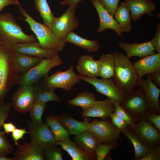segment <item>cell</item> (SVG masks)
I'll list each match as a JSON object with an SVG mask.
<instances>
[{
    "mask_svg": "<svg viewBox=\"0 0 160 160\" xmlns=\"http://www.w3.org/2000/svg\"><path fill=\"white\" fill-rule=\"evenodd\" d=\"M160 144L151 148L149 152L140 160H160Z\"/></svg>",
    "mask_w": 160,
    "mask_h": 160,
    "instance_id": "7bdbcfd3",
    "label": "cell"
},
{
    "mask_svg": "<svg viewBox=\"0 0 160 160\" xmlns=\"http://www.w3.org/2000/svg\"><path fill=\"white\" fill-rule=\"evenodd\" d=\"M153 82L158 87H160V71L150 74Z\"/></svg>",
    "mask_w": 160,
    "mask_h": 160,
    "instance_id": "681fc988",
    "label": "cell"
},
{
    "mask_svg": "<svg viewBox=\"0 0 160 160\" xmlns=\"http://www.w3.org/2000/svg\"><path fill=\"white\" fill-rule=\"evenodd\" d=\"M84 0H63L60 2V4L61 6L73 4L78 5L80 2Z\"/></svg>",
    "mask_w": 160,
    "mask_h": 160,
    "instance_id": "f907efd6",
    "label": "cell"
},
{
    "mask_svg": "<svg viewBox=\"0 0 160 160\" xmlns=\"http://www.w3.org/2000/svg\"><path fill=\"white\" fill-rule=\"evenodd\" d=\"M29 132L26 131L25 128H17L12 132V136L15 145H17L18 141L20 139H23V136L25 134H29Z\"/></svg>",
    "mask_w": 160,
    "mask_h": 160,
    "instance_id": "f6af8a7d",
    "label": "cell"
},
{
    "mask_svg": "<svg viewBox=\"0 0 160 160\" xmlns=\"http://www.w3.org/2000/svg\"><path fill=\"white\" fill-rule=\"evenodd\" d=\"M120 130L133 144L134 149L135 160H140L149 152L151 149L146 147L132 131L126 128Z\"/></svg>",
    "mask_w": 160,
    "mask_h": 160,
    "instance_id": "1f68e13d",
    "label": "cell"
},
{
    "mask_svg": "<svg viewBox=\"0 0 160 160\" xmlns=\"http://www.w3.org/2000/svg\"><path fill=\"white\" fill-rule=\"evenodd\" d=\"M63 63L58 53L49 58H44L39 63L20 75L19 85L32 86L38 83L53 68Z\"/></svg>",
    "mask_w": 160,
    "mask_h": 160,
    "instance_id": "5b68a950",
    "label": "cell"
},
{
    "mask_svg": "<svg viewBox=\"0 0 160 160\" xmlns=\"http://www.w3.org/2000/svg\"><path fill=\"white\" fill-rule=\"evenodd\" d=\"M43 59L15 52L14 64L17 72L20 75L40 63Z\"/></svg>",
    "mask_w": 160,
    "mask_h": 160,
    "instance_id": "d4e9b609",
    "label": "cell"
},
{
    "mask_svg": "<svg viewBox=\"0 0 160 160\" xmlns=\"http://www.w3.org/2000/svg\"><path fill=\"white\" fill-rule=\"evenodd\" d=\"M19 11L21 15L25 18H19L25 20L28 23L41 47L58 52L63 50L65 43L64 39L57 37L50 28L44 24L36 21L21 5L19 6Z\"/></svg>",
    "mask_w": 160,
    "mask_h": 160,
    "instance_id": "277c9868",
    "label": "cell"
},
{
    "mask_svg": "<svg viewBox=\"0 0 160 160\" xmlns=\"http://www.w3.org/2000/svg\"><path fill=\"white\" fill-rule=\"evenodd\" d=\"M56 145H60L65 151L73 160H94L97 159L95 152L88 153L80 148L74 142L68 140L57 141Z\"/></svg>",
    "mask_w": 160,
    "mask_h": 160,
    "instance_id": "cb8c5ba5",
    "label": "cell"
},
{
    "mask_svg": "<svg viewBox=\"0 0 160 160\" xmlns=\"http://www.w3.org/2000/svg\"><path fill=\"white\" fill-rule=\"evenodd\" d=\"M124 2L131 12L133 21L140 19L144 14L153 16V12L156 9L154 2L150 0H124Z\"/></svg>",
    "mask_w": 160,
    "mask_h": 160,
    "instance_id": "d6986e66",
    "label": "cell"
},
{
    "mask_svg": "<svg viewBox=\"0 0 160 160\" xmlns=\"http://www.w3.org/2000/svg\"><path fill=\"white\" fill-rule=\"evenodd\" d=\"M140 79L146 74L160 71V53L140 58L133 63Z\"/></svg>",
    "mask_w": 160,
    "mask_h": 160,
    "instance_id": "ac0fdd59",
    "label": "cell"
},
{
    "mask_svg": "<svg viewBox=\"0 0 160 160\" xmlns=\"http://www.w3.org/2000/svg\"><path fill=\"white\" fill-rule=\"evenodd\" d=\"M4 130V133L7 134L12 132L17 127L14 123L11 122L6 123H4L2 127Z\"/></svg>",
    "mask_w": 160,
    "mask_h": 160,
    "instance_id": "c3c4849f",
    "label": "cell"
},
{
    "mask_svg": "<svg viewBox=\"0 0 160 160\" xmlns=\"http://www.w3.org/2000/svg\"><path fill=\"white\" fill-rule=\"evenodd\" d=\"M14 160H44V149L31 141L23 144H18Z\"/></svg>",
    "mask_w": 160,
    "mask_h": 160,
    "instance_id": "2e32d148",
    "label": "cell"
},
{
    "mask_svg": "<svg viewBox=\"0 0 160 160\" xmlns=\"http://www.w3.org/2000/svg\"><path fill=\"white\" fill-rule=\"evenodd\" d=\"M98 15L99 25L97 32L101 33L109 29L114 31L119 36H122L118 24L113 17L104 8L99 0H90Z\"/></svg>",
    "mask_w": 160,
    "mask_h": 160,
    "instance_id": "e0dca14e",
    "label": "cell"
},
{
    "mask_svg": "<svg viewBox=\"0 0 160 160\" xmlns=\"http://www.w3.org/2000/svg\"><path fill=\"white\" fill-rule=\"evenodd\" d=\"M138 86L143 90L144 99L148 110L151 112L160 114L159 98L160 89L152 81L150 74L146 79L140 80Z\"/></svg>",
    "mask_w": 160,
    "mask_h": 160,
    "instance_id": "5bb4252c",
    "label": "cell"
},
{
    "mask_svg": "<svg viewBox=\"0 0 160 160\" xmlns=\"http://www.w3.org/2000/svg\"><path fill=\"white\" fill-rule=\"evenodd\" d=\"M67 9L60 16L56 17L51 29L58 37L64 40L67 35L76 29L79 23L75 16L77 5H68Z\"/></svg>",
    "mask_w": 160,
    "mask_h": 160,
    "instance_id": "30bf717a",
    "label": "cell"
},
{
    "mask_svg": "<svg viewBox=\"0 0 160 160\" xmlns=\"http://www.w3.org/2000/svg\"><path fill=\"white\" fill-rule=\"evenodd\" d=\"M76 68L81 76L97 78L99 76L98 60L91 55H86L79 57Z\"/></svg>",
    "mask_w": 160,
    "mask_h": 160,
    "instance_id": "603a6c76",
    "label": "cell"
},
{
    "mask_svg": "<svg viewBox=\"0 0 160 160\" xmlns=\"http://www.w3.org/2000/svg\"><path fill=\"white\" fill-rule=\"evenodd\" d=\"M12 4L20 5L18 0H0V15L2 10L6 7Z\"/></svg>",
    "mask_w": 160,
    "mask_h": 160,
    "instance_id": "7dc6e473",
    "label": "cell"
},
{
    "mask_svg": "<svg viewBox=\"0 0 160 160\" xmlns=\"http://www.w3.org/2000/svg\"><path fill=\"white\" fill-rule=\"evenodd\" d=\"M81 78V80L93 86L97 92L105 95L113 103L118 102L121 104L127 97V94L116 85L112 79H98L82 76Z\"/></svg>",
    "mask_w": 160,
    "mask_h": 160,
    "instance_id": "ba28073f",
    "label": "cell"
},
{
    "mask_svg": "<svg viewBox=\"0 0 160 160\" xmlns=\"http://www.w3.org/2000/svg\"><path fill=\"white\" fill-rule=\"evenodd\" d=\"M109 117L113 125L119 130L126 128L128 126L125 121L118 116L114 112L110 114Z\"/></svg>",
    "mask_w": 160,
    "mask_h": 160,
    "instance_id": "ee69618b",
    "label": "cell"
},
{
    "mask_svg": "<svg viewBox=\"0 0 160 160\" xmlns=\"http://www.w3.org/2000/svg\"><path fill=\"white\" fill-rule=\"evenodd\" d=\"M126 128L133 132L148 148L151 149L160 144L159 132L144 118Z\"/></svg>",
    "mask_w": 160,
    "mask_h": 160,
    "instance_id": "52a82bcc",
    "label": "cell"
},
{
    "mask_svg": "<svg viewBox=\"0 0 160 160\" xmlns=\"http://www.w3.org/2000/svg\"><path fill=\"white\" fill-rule=\"evenodd\" d=\"M11 107V105L9 103H0V130L4 122L9 117Z\"/></svg>",
    "mask_w": 160,
    "mask_h": 160,
    "instance_id": "b9f144b4",
    "label": "cell"
},
{
    "mask_svg": "<svg viewBox=\"0 0 160 160\" xmlns=\"http://www.w3.org/2000/svg\"><path fill=\"white\" fill-rule=\"evenodd\" d=\"M47 107V103L34 102L29 111L31 121L36 124H43L42 116Z\"/></svg>",
    "mask_w": 160,
    "mask_h": 160,
    "instance_id": "e575fe53",
    "label": "cell"
},
{
    "mask_svg": "<svg viewBox=\"0 0 160 160\" xmlns=\"http://www.w3.org/2000/svg\"><path fill=\"white\" fill-rule=\"evenodd\" d=\"M73 139L74 142L80 148L88 153L95 152L98 142L96 137L88 130L75 135Z\"/></svg>",
    "mask_w": 160,
    "mask_h": 160,
    "instance_id": "4dcf8cb0",
    "label": "cell"
},
{
    "mask_svg": "<svg viewBox=\"0 0 160 160\" xmlns=\"http://www.w3.org/2000/svg\"><path fill=\"white\" fill-rule=\"evenodd\" d=\"M115 109L114 103L108 99L103 101L96 100L92 107L83 110L82 112V116L98 117L104 120L109 117L110 114L114 112Z\"/></svg>",
    "mask_w": 160,
    "mask_h": 160,
    "instance_id": "ffe728a7",
    "label": "cell"
},
{
    "mask_svg": "<svg viewBox=\"0 0 160 160\" xmlns=\"http://www.w3.org/2000/svg\"><path fill=\"white\" fill-rule=\"evenodd\" d=\"M130 11L124 2H122L114 13V19L117 22L121 33L129 32L131 30Z\"/></svg>",
    "mask_w": 160,
    "mask_h": 160,
    "instance_id": "f546056e",
    "label": "cell"
},
{
    "mask_svg": "<svg viewBox=\"0 0 160 160\" xmlns=\"http://www.w3.org/2000/svg\"><path fill=\"white\" fill-rule=\"evenodd\" d=\"M87 130L96 137L98 142L105 143H117L121 133L108 119L94 120L90 123Z\"/></svg>",
    "mask_w": 160,
    "mask_h": 160,
    "instance_id": "9c48e42d",
    "label": "cell"
},
{
    "mask_svg": "<svg viewBox=\"0 0 160 160\" xmlns=\"http://www.w3.org/2000/svg\"><path fill=\"white\" fill-rule=\"evenodd\" d=\"M118 46L125 51L126 56L129 59L134 56L141 58L155 53V49L151 41L130 44L121 42Z\"/></svg>",
    "mask_w": 160,
    "mask_h": 160,
    "instance_id": "44dd1931",
    "label": "cell"
},
{
    "mask_svg": "<svg viewBox=\"0 0 160 160\" xmlns=\"http://www.w3.org/2000/svg\"><path fill=\"white\" fill-rule=\"evenodd\" d=\"M14 149V147L9 143L4 133L0 130V156L11 154Z\"/></svg>",
    "mask_w": 160,
    "mask_h": 160,
    "instance_id": "f35d334b",
    "label": "cell"
},
{
    "mask_svg": "<svg viewBox=\"0 0 160 160\" xmlns=\"http://www.w3.org/2000/svg\"><path fill=\"white\" fill-rule=\"evenodd\" d=\"M64 41L65 43H70L86 49L89 52H97L100 47L97 41L84 39L75 33L73 31L67 35Z\"/></svg>",
    "mask_w": 160,
    "mask_h": 160,
    "instance_id": "f1b7e54d",
    "label": "cell"
},
{
    "mask_svg": "<svg viewBox=\"0 0 160 160\" xmlns=\"http://www.w3.org/2000/svg\"><path fill=\"white\" fill-rule=\"evenodd\" d=\"M119 143H105L98 142L96 145L95 151L97 160H103L112 149L118 147Z\"/></svg>",
    "mask_w": 160,
    "mask_h": 160,
    "instance_id": "d590c367",
    "label": "cell"
},
{
    "mask_svg": "<svg viewBox=\"0 0 160 160\" xmlns=\"http://www.w3.org/2000/svg\"><path fill=\"white\" fill-rule=\"evenodd\" d=\"M36 39L33 34L25 33L11 14L7 12L1 14L0 41L5 45L11 48L19 43L36 41Z\"/></svg>",
    "mask_w": 160,
    "mask_h": 160,
    "instance_id": "3957f363",
    "label": "cell"
},
{
    "mask_svg": "<svg viewBox=\"0 0 160 160\" xmlns=\"http://www.w3.org/2000/svg\"><path fill=\"white\" fill-rule=\"evenodd\" d=\"M114 103L115 109L114 112L118 116L125 121L128 126H131L137 121L135 118L122 108L119 103L115 102Z\"/></svg>",
    "mask_w": 160,
    "mask_h": 160,
    "instance_id": "74e56055",
    "label": "cell"
},
{
    "mask_svg": "<svg viewBox=\"0 0 160 160\" xmlns=\"http://www.w3.org/2000/svg\"><path fill=\"white\" fill-rule=\"evenodd\" d=\"M31 141L36 143L44 149L50 146L56 145L57 141L46 123L39 125L31 121H26Z\"/></svg>",
    "mask_w": 160,
    "mask_h": 160,
    "instance_id": "7c38bea8",
    "label": "cell"
},
{
    "mask_svg": "<svg viewBox=\"0 0 160 160\" xmlns=\"http://www.w3.org/2000/svg\"><path fill=\"white\" fill-rule=\"evenodd\" d=\"M104 8L109 14L113 16L118 7V4L120 0H99Z\"/></svg>",
    "mask_w": 160,
    "mask_h": 160,
    "instance_id": "ab89813d",
    "label": "cell"
},
{
    "mask_svg": "<svg viewBox=\"0 0 160 160\" xmlns=\"http://www.w3.org/2000/svg\"><path fill=\"white\" fill-rule=\"evenodd\" d=\"M112 53L115 61L113 81L121 91L127 94L138 86L140 79L133 64L124 54Z\"/></svg>",
    "mask_w": 160,
    "mask_h": 160,
    "instance_id": "6da1fadb",
    "label": "cell"
},
{
    "mask_svg": "<svg viewBox=\"0 0 160 160\" xmlns=\"http://www.w3.org/2000/svg\"><path fill=\"white\" fill-rule=\"evenodd\" d=\"M81 80L80 76L75 73L73 66L71 65L65 71H57L49 76L46 75L43 78L41 84L49 87L60 88L70 91Z\"/></svg>",
    "mask_w": 160,
    "mask_h": 160,
    "instance_id": "8992f818",
    "label": "cell"
},
{
    "mask_svg": "<svg viewBox=\"0 0 160 160\" xmlns=\"http://www.w3.org/2000/svg\"><path fill=\"white\" fill-rule=\"evenodd\" d=\"M11 48L15 52L44 58L51 57L59 52L55 50L42 48L37 41L19 43L13 46Z\"/></svg>",
    "mask_w": 160,
    "mask_h": 160,
    "instance_id": "9a60e30c",
    "label": "cell"
},
{
    "mask_svg": "<svg viewBox=\"0 0 160 160\" xmlns=\"http://www.w3.org/2000/svg\"><path fill=\"white\" fill-rule=\"evenodd\" d=\"M98 62L99 76L103 79H112L115 69L114 58L112 53L103 54Z\"/></svg>",
    "mask_w": 160,
    "mask_h": 160,
    "instance_id": "83f0119b",
    "label": "cell"
},
{
    "mask_svg": "<svg viewBox=\"0 0 160 160\" xmlns=\"http://www.w3.org/2000/svg\"><path fill=\"white\" fill-rule=\"evenodd\" d=\"M34 102L47 103L49 101L59 102L63 100L55 93V88L45 86L41 84H33Z\"/></svg>",
    "mask_w": 160,
    "mask_h": 160,
    "instance_id": "484cf974",
    "label": "cell"
},
{
    "mask_svg": "<svg viewBox=\"0 0 160 160\" xmlns=\"http://www.w3.org/2000/svg\"><path fill=\"white\" fill-rule=\"evenodd\" d=\"M45 121L57 141L70 140V134L61 124L58 116L49 115L46 117Z\"/></svg>",
    "mask_w": 160,
    "mask_h": 160,
    "instance_id": "4316f807",
    "label": "cell"
},
{
    "mask_svg": "<svg viewBox=\"0 0 160 160\" xmlns=\"http://www.w3.org/2000/svg\"><path fill=\"white\" fill-rule=\"evenodd\" d=\"M144 118L152 124L160 132V114L153 113L148 110L145 113Z\"/></svg>",
    "mask_w": 160,
    "mask_h": 160,
    "instance_id": "60d3db41",
    "label": "cell"
},
{
    "mask_svg": "<svg viewBox=\"0 0 160 160\" xmlns=\"http://www.w3.org/2000/svg\"><path fill=\"white\" fill-rule=\"evenodd\" d=\"M34 7L42 18L44 24L51 29L56 17L52 14L47 0H34Z\"/></svg>",
    "mask_w": 160,
    "mask_h": 160,
    "instance_id": "836d02e7",
    "label": "cell"
},
{
    "mask_svg": "<svg viewBox=\"0 0 160 160\" xmlns=\"http://www.w3.org/2000/svg\"><path fill=\"white\" fill-rule=\"evenodd\" d=\"M63 125L70 135H78L87 130L90 119L85 117L83 121H77L68 114L61 113L58 116Z\"/></svg>",
    "mask_w": 160,
    "mask_h": 160,
    "instance_id": "7402d4cb",
    "label": "cell"
},
{
    "mask_svg": "<svg viewBox=\"0 0 160 160\" xmlns=\"http://www.w3.org/2000/svg\"><path fill=\"white\" fill-rule=\"evenodd\" d=\"M157 53H160V25L159 23L157 25L155 35L151 41Z\"/></svg>",
    "mask_w": 160,
    "mask_h": 160,
    "instance_id": "bcb514c9",
    "label": "cell"
},
{
    "mask_svg": "<svg viewBox=\"0 0 160 160\" xmlns=\"http://www.w3.org/2000/svg\"><path fill=\"white\" fill-rule=\"evenodd\" d=\"M96 100L95 94L85 91L68 100V103L69 105L80 107L84 110L92 107Z\"/></svg>",
    "mask_w": 160,
    "mask_h": 160,
    "instance_id": "d6a6232c",
    "label": "cell"
},
{
    "mask_svg": "<svg viewBox=\"0 0 160 160\" xmlns=\"http://www.w3.org/2000/svg\"><path fill=\"white\" fill-rule=\"evenodd\" d=\"M45 160H62L63 153L61 149L55 145L45 148L43 151Z\"/></svg>",
    "mask_w": 160,
    "mask_h": 160,
    "instance_id": "8d00e7d4",
    "label": "cell"
},
{
    "mask_svg": "<svg viewBox=\"0 0 160 160\" xmlns=\"http://www.w3.org/2000/svg\"><path fill=\"white\" fill-rule=\"evenodd\" d=\"M12 99V105L15 110L22 113L29 112L34 102L32 86L20 85Z\"/></svg>",
    "mask_w": 160,
    "mask_h": 160,
    "instance_id": "4fadbf2b",
    "label": "cell"
},
{
    "mask_svg": "<svg viewBox=\"0 0 160 160\" xmlns=\"http://www.w3.org/2000/svg\"><path fill=\"white\" fill-rule=\"evenodd\" d=\"M15 54L11 48L8 47L0 41V103L9 90L19 84L20 75L14 66Z\"/></svg>",
    "mask_w": 160,
    "mask_h": 160,
    "instance_id": "7a4b0ae2",
    "label": "cell"
},
{
    "mask_svg": "<svg viewBox=\"0 0 160 160\" xmlns=\"http://www.w3.org/2000/svg\"><path fill=\"white\" fill-rule=\"evenodd\" d=\"M0 160H14L13 158H9L6 156H0Z\"/></svg>",
    "mask_w": 160,
    "mask_h": 160,
    "instance_id": "816d5d0a",
    "label": "cell"
},
{
    "mask_svg": "<svg viewBox=\"0 0 160 160\" xmlns=\"http://www.w3.org/2000/svg\"><path fill=\"white\" fill-rule=\"evenodd\" d=\"M121 105L137 121L144 118L145 113L148 110L144 99V91L140 87L127 94Z\"/></svg>",
    "mask_w": 160,
    "mask_h": 160,
    "instance_id": "8fae6325",
    "label": "cell"
}]
</instances>
